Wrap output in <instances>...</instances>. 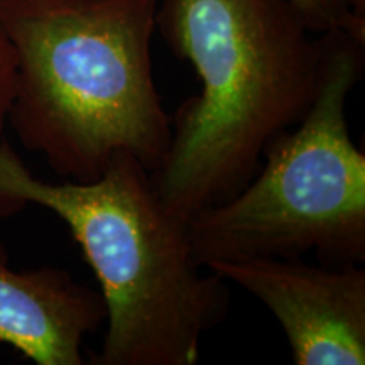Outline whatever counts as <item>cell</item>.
I'll use <instances>...</instances> for the list:
<instances>
[{
  "instance_id": "cell-1",
  "label": "cell",
  "mask_w": 365,
  "mask_h": 365,
  "mask_svg": "<svg viewBox=\"0 0 365 365\" xmlns=\"http://www.w3.org/2000/svg\"><path fill=\"white\" fill-rule=\"evenodd\" d=\"M156 31L202 81L178 105L150 173L166 207L190 220L239 193L267 144L303 118L322 43L291 0H159Z\"/></svg>"
},
{
  "instance_id": "cell-2",
  "label": "cell",
  "mask_w": 365,
  "mask_h": 365,
  "mask_svg": "<svg viewBox=\"0 0 365 365\" xmlns=\"http://www.w3.org/2000/svg\"><path fill=\"white\" fill-rule=\"evenodd\" d=\"M159 0H2L17 58L9 120L65 180L90 182L117 154L156 171L171 140L153 75Z\"/></svg>"
},
{
  "instance_id": "cell-3",
  "label": "cell",
  "mask_w": 365,
  "mask_h": 365,
  "mask_svg": "<svg viewBox=\"0 0 365 365\" xmlns=\"http://www.w3.org/2000/svg\"><path fill=\"white\" fill-rule=\"evenodd\" d=\"M26 205L61 218L97 276L107 330L91 365L198 364L230 293L223 277L202 272L190 220L166 207L139 159L120 153L95 181L49 182L0 143V215Z\"/></svg>"
},
{
  "instance_id": "cell-4",
  "label": "cell",
  "mask_w": 365,
  "mask_h": 365,
  "mask_svg": "<svg viewBox=\"0 0 365 365\" xmlns=\"http://www.w3.org/2000/svg\"><path fill=\"white\" fill-rule=\"evenodd\" d=\"M318 36L319 83L307 113L267 144L239 193L190 218L200 266L308 252L325 266L365 262V154L346 120L365 39L345 29Z\"/></svg>"
},
{
  "instance_id": "cell-5",
  "label": "cell",
  "mask_w": 365,
  "mask_h": 365,
  "mask_svg": "<svg viewBox=\"0 0 365 365\" xmlns=\"http://www.w3.org/2000/svg\"><path fill=\"white\" fill-rule=\"evenodd\" d=\"M269 308L296 365L365 364V269L245 257L207 266Z\"/></svg>"
},
{
  "instance_id": "cell-6",
  "label": "cell",
  "mask_w": 365,
  "mask_h": 365,
  "mask_svg": "<svg viewBox=\"0 0 365 365\" xmlns=\"http://www.w3.org/2000/svg\"><path fill=\"white\" fill-rule=\"evenodd\" d=\"M97 289L65 269L16 271L0 242V341L38 365H81L85 339L105 323Z\"/></svg>"
},
{
  "instance_id": "cell-7",
  "label": "cell",
  "mask_w": 365,
  "mask_h": 365,
  "mask_svg": "<svg viewBox=\"0 0 365 365\" xmlns=\"http://www.w3.org/2000/svg\"><path fill=\"white\" fill-rule=\"evenodd\" d=\"M314 34L345 29L365 39V22L357 19L345 0H291Z\"/></svg>"
},
{
  "instance_id": "cell-8",
  "label": "cell",
  "mask_w": 365,
  "mask_h": 365,
  "mask_svg": "<svg viewBox=\"0 0 365 365\" xmlns=\"http://www.w3.org/2000/svg\"><path fill=\"white\" fill-rule=\"evenodd\" d=\"M2 2V0H0ZM17 86V58L0 12V134L9 120Z\"/></svg>"
},
{
  "instance_id": "cell-9",
  "label": "cell",
  "mask_w": 365,
  "mask_h": 365,
  "mask_svg": "<svg viewBox=\"0 0 365 365\" xmlns=\"http://www.w3.org/2000/svg\"><path fill=\"white\" fill-rule=\"evenodd\" d=\"M345 2L350 7V11L354 12V16L365 22V0H345Z\"/></svg>"
}]
</instances>
